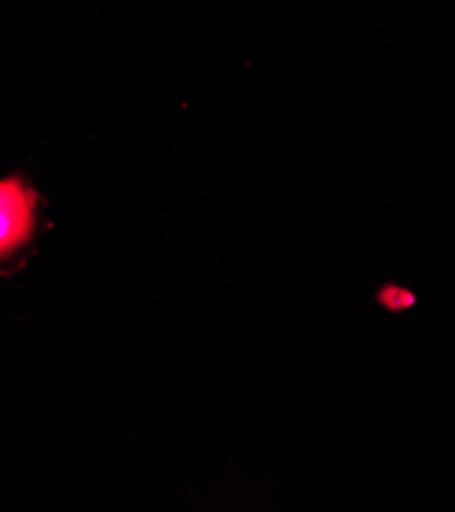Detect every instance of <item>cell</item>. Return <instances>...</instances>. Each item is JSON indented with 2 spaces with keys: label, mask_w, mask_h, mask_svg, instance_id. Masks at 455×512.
I'll return each mask as SVG.
<instances>
[{
  "label": "cell",
  "mask_w": 455,
  "mask_h": 512,
  "mask_svg": "<svg viewBox=\"0 0 455 512\" xmlns=\"http://www.w3.org/2000/svg\"><path fill=\"white\" fill-rule=\"evenodd\" d=\"M37 192L21 178L0 184V253L3 260L31 241L35 227Z\"/></svg>",
  "instance_id": "cell-1"
},
{
  "label": "cell",
  "mask_w": 455,
  "mask_h": 512,
  "mask_svg": "<svg viewBox=\"0 0 455 512\" xmlns=\"http://www.w3.org/2000/svg\"><path fill=\"white\" fill-rule=\"evenodd\" d=\"M386 290L392 294V298H380V300L388 306V309L400 311V309H404V306L413 304V294L404 292V290H398V288H392V286H388Z\"/></svg>",
  "instance_id": "cell-2"
}]
</instances>
